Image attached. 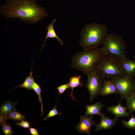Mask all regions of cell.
<instances>
[{
    "instance_id": "cell-1",
    "label": "cell",
    "mask_w": 135,
    "mask_h": 135,
    "mask_svg": "<svg viewBox=\"0 0 135 135\" xmlns=\"http://www.w3.org/2000/svg\"><path fill=\"white\" fill-rule=\"evenodd\" d=\"M0 11L7 18H17L28 24L36 23L48 15L35 0H7Z\"/></svg>"
},
{
    "instance_id": "cell-5",
    "label": "cell",
    "mask_w": 135,
    "mask_h": 135,
    "mask_svg": "<svg viewBox=\"0 0 135 135\" xmlns=\"http://www.w3.org/2000/svg\"><path fill=\"white\" fill-rule=\"evenodd\" d=\"M115 85L121 99H124L135 94V80L125 74L110 78Z\"/></svg>"
},
{
    "instance_id": "cell-24",
    "label": "cell",
    "mask_w": 135,
    "mask_h": 135,
    "mask_svg": "<svg viewBox=\"0 0 135 135\" xmlns=\"http://www.w3.org/2000/svg\"><path fill=\"white\" fill-rule=\"evenodd\" d=\"M70 88L69 82L63 84L58 86L56 88L59 92V94H62L65 91Z\"/></svg>"
},
{
    "instance_id": "cell-27",
    "label": "cell",
    "mask_w": 135,
    "mask_h": 135,
    "mask_svg": "<svg viewBox=\"0 0 135 135\" xmlns=\"http://www.w3.org/2000/svg\"><path fill=\"white\" fill-rule=\"evenodd\" d=\"M7 120L6 115L0 114V125H2L5 122H6L5 120Z\"/></svg>"
},
{
    "instance_id": "cell-4",
    "label": "cell",
    "mask_w": 135,
    "mask_h": 135,
    "mask_svg": "<svg viewBox=\"0 0 135 135\" xmlns=\"http://www.w3.org/2000/svg\"><path fill=\"white\" fill-rule=\"evenodd\" d=\"M102 47L107 55L115 58H126V45L122 37L115 34H109Z\"/></svg>"
},
{
    "instance_id": "cell-16",
    "label": "cell",
    "mask_w": 135,
    "mask_h": 135,
    "mask_svg": "<svg viewBox=\"0 0 135 135\" xmlns=\"http://www.w3.org/2000/svg\"><path fill=\"white\" fill-rule=\"evenodd\" d=\"M32 59V69L30 75L29 76H27L24 79L23 83L21 84L16 86L12 90H14L15 89L19 88H26V90H30L32 89V86L34 80L35 78H34L32 75V65L33 60ZM12 90H11L12 91Z\"/></svg>"
},
{
    "instance_id": "cell-3",
    "label": "cell",
    "mask_w": 135,
    "mask_h": 135,
    "mask_svg": "<svg viewBox=\"0 0 135 135\" xmlns=\"http://www.w3.org/2000/svg\"><path fill=\"white\" fill-rule=\"evenodd\" d=\"M108 34L105 25L96 22L88 24L82 31L79 44L84 50L96 48L103 44Z\"/></svg>"
},
{
    "instance_id": "cell-17",
    "label": "cell",
    "mask_w": 135,
    "mask_h": 135,
    "mask_svg": "<svg viewBox=\"0 0 135 135\" xmlns=\"http://www.w3.org/2000/svg\"><path fill=\"white\" fill-rule=\"evenodd\" d=\"M15 104L10 100L4 102L0 108V114L6 115L15 108Z\"/></svg>"
},
{
    "instance_id": "cell-12",
    "label": "cell",
    "mask_w": 135,
    "mask_h": 135,
    "mask_svg": "<svg viewBox=\"0 0 135 135\" xmlns=\"http://www.w3.org/2000/svg\"><path fill=\"white\" fill-rule=\"evenodd\" d=\"M113 94H118L117 90L112 82L107 78L99 94L103 96H107Z\"/></svg>"
},
{
    "instance_id": "cell-21",
    "label": "cell",
    "mask_w": 135,
    "mask_h": 135,
    "mask_svg": "<svg viewBox=\"0 0 135 135\" xmlns=\"http://www.w3.org/2000/svg\"><path fill=\"white\" fill-rule=\"evenodd\" d=\"M122 124L123 126L126 128L135 130V117L132 115L128 121L122 120Z\"/></svg>"
},
{
    "instance_id": "cell-20",
    "label": "cell",
    "mask_w": 135,
    "mask_h": 135,
    "mask_svg": "<svg viewBox=\"0 0 135 135\" xmlns=\"http://www.w3.org/2000/svg\"><path fill=\"white\" fill-rule=\"evenodd\" d=\"M32 89H33L38 95L39 102L41 105V117L42 116L43 113V104L42 102V98L41 96L42 89L39 84H38L34 80L32 86Z\"/></svg>"
},
{
    "instance_id": "cell-25",
    "label": "cell",
    "mask_w": 135,
    "mask_h": 135,
    "mask_svg": "<svg viewBox=\"0 0 135 135\" xmlns=\"http://www.w3.org/2000/svg\"><path fill=\"white\" fill-rule=\"evenodd\" d=\"M15 124L17 126H20L25 128H30V124L28 122L22 120L20 122H16Z\"/></svg>"
},
{
    "instance_id": "cell-18",
    "label": "cell",
    "mask_w": 135,
    "mask_h": 135,
    "mask_svg": "<svg viewBox=\"0 0 135 135\" xmlns=\"http://www.w3.org/2000/svg\"><path fill=\"white\" fill-rule=\"evenodd\" d=\"M7 120H10L14 121L21 122L24 120L25 116L20 112L15 109L6 115Z\"/></svg>"
},
{
    "instance_id": "cell-23",
    "label": "cell",
    "mask_w": 135,
    "mask_h": 135,
    "mask_svg": "<svg viewBox=\"0 0 135 135\" xmlns=\"http://www.w3.org/2000/svg\"><path fill=\"white\" fill-rule=\"evenodd\" d=\"M57 103V102H56L54 107L49 112L47 115L44 118V120H46L48 118L56 116L61 115V113L58 111L56 108Z\"/></svg>"
},
{
    "instance_id": "cell-19",
    "label": "cell",
    "mask_w": 135,
    "mask_h": 135,
    "mask_svg": "<svg viewBox=\"0 0 135 135\" xmlns=\"http://www.w3.org/2000/svg\"><path fill=\"white\" fill-rule=\"evenodd\" d=\"M125 99L128 112L130 114L135 112V94L126 98Z\"/></svg>"
},
{
    "instance_id": "cell-14",
    "label": "cell",
    "mask_w": 135,
    "mask_h": 135,
    "mask_svg": "<svg viewBox=\"0 0 135 135\" xmlns=\"http://www.w3.org/2000/svg\"><path fill=\"white\" fill-rule=\"evenodd\" d=\"M105 106V105L102 104L100 102H96L91 105H87L86 106L85 115L92 116L97 114L100 116L101 115L104 114L101 113V110Z\"/></svg>"
},
{
    "instance_id": "cell-9",
    "label": "cell",
    "mask_w": 135,
    "mask_h": 135,
    "mask_svg": "<svg viewBox=\"0 0 135 135\" xmlns=\"http://www.w3.org/2000/svg\"><path fill=\"white\" fill-rule=\"evenodd\" d=\"M115 58L124 74L133 78L135 76V60H128L126 57Z\"/></svg>"
},
{
    "instance_id": "cell-2",
    "label": "cell",
    "mask_w": 135,
    "mask_h": 135,
    "mask_svg": "<svg viewBox=\"0 0 135 135\" xmlns=\"http://www.w3.org/2000/svg\"><path fill=\"white\" fill-rule=\"evenodd\" d=\"M107 55L102 47L84 50L73 56L71 66L73 68L88 76L98 70L102 61Z\"/></svg>"
},
{
    "instance_id": "cell-7",
    "label": "cell",
    "mask_w": 135,
    "mask_h": 135,
    "mask_svg": "<svg viewBox=\"0 0 135 135\" xmlns=\"http://www.w3.org/2000/svg\"><path fill=\"white\" fill-rule=\"evenodd\" d=\"M86 87L90 94V101L91 102L99 94L106 80L105 77L98 70L87 76Z\"/></svg>"
},
{
    "instance_id": "cell-10",
    "label": "cell",
    "mask_w": 135,
    "mask_h": 135,
    "mask_svg": "<svg viewBox=\"0 0 135 135\" xmlns=\"http://www.w3.org/2000/svg\"><path fill=\"white\" fill-rule=\"evenodd\" d=\"M104 114L101 115L100 121L98 124L96 125L95 132L100 130H109L112 129L118 123L119 120L118 118L115 117L111 118L108 117L104 116Z\"/></svg>"
},
{
    "instance_id": "cell-22",
    "label": "cell",
    "mask_w": 135,
    "mask_h": 135,
    "mask_svg": "<svg viewBox=\"0 0 135 135\" xmlns=\"http://www.w3.org/2000/svg\"><path fill=\"white\" fill-rule=\"evenodd\" d=\"M2 129L4 134L5 135H12L14 132L12 130L10 124H8L5 122L2 125Z\"/></svg>"
},
{
    "instance_id": "cell-6",
    "label": "cell",
    "mask_w": 135,
    "mask_h": 135,
    "mask_svg": "<svg viewBox=\"0 0 135 135\" xmlns=\"http://www.w3.org/2000/svg\"><path fill=\"white\" fill-rule=\"evenodd\" d=\"M98 70L106 78L124 74L116 58L110 55H107L104 58Z\"/></svg>"
},
{
    "instance_id": "cell-8",
    "label": "cell",
    "mask_w": 135,
    "mask_h": 135,
    "mask_svg": "<svg viewBox=\"0 0 135 135\" xmlns=\"http://www.w3.org/2000/svg\"><path fill=\"white\" fill-rule=\"evenodd\" d=\"M92 116H81L75 129L79 132L91 134L92 127L96 124L92 120Z\"/></svg>"
},
{
    "instance_id": "cell-11",
    "label": "cell",
    "mask_w": 135,
    "mask_h": 135,
    "mask_svg": "<svg viewBox=\"0 0 135 135\" xmlns=\"http://www.w3.org/2000/svg\"><path fill=\"white\" fill-rule=\"evenodd\" d=\"M122 100L120 99L116 105L107 106V111L111 112L114 116L115 117L117 118L128 116L130 114L126 111L127 108L121 104Z\"/></svg>"
},
{
    "instance_id": "cell-13",
    "label": "cell",
    "mask_w": 135,
    "mask_h": 135,
    "mask_svg": "<svg viewBox=\"0 0 135 135\" xmlns=\"http://www.w3.org/2000/svg\"><path fill=\"white\" fill-rule=\"evenodd\" d=\"M56 21V20L55 19H53L52 22L50 23L47 26L46 30L47 32L46 35L45 37V40L44 43L42 45L41 50L40 51V52L44 46V44L48 38H56L58 40V42H60L62 45L63 44V43L62 42V40L56 34L54 28V23Z\"/></svg>"
},
{
    "instance_id": "cell-26",
    "label": "cell",
    "mask_w": 135,
    "mask_h": 135,
    "mask_svg": "<svg viewBox=\"0 0 135 135\" xmlns=\"http://www.w3.org/2000/svg\"><path fill=\"white\" fill-rule=\"evenodd\" d=\"M29 132L32 135H38V133L37 130L33 128H29Z\"/></svg>"
},
{
    "instance_id": "cell-15",
    "label": "cell",
    "mask_w": 135,
    "mask_h": 135,
    "mask_svg": "<svg viewBox=\"0 0 135 135\" xmlns=\"http://www.w3.org/2000/svg\"><path fill=\"white\" fill-rule=\"evenodd\" d=\"M82 76L80 75H77L72 76L69 80L70 88L72 90L71 94L70 96L73 100L77 101H78L74 97L73 92L74 88L78 86L82 87L83 86L84 83L83 82L80 80Z\"/></svg>"
},
{
    "instance_id": "cell-28",
    "label": "cell",
    "mask_w": 135,
    "mask_h": 135,
    "mask_svg": "<svg viewBox=\"0 0 135 135\" xmlns=\"http://www.w3.org/2000/svg\"><path fill=\"white\" fill-rule=\"evenodd\" d=\"M134 58H135V56H134Z\"/></svg>"
}]
</instances>
